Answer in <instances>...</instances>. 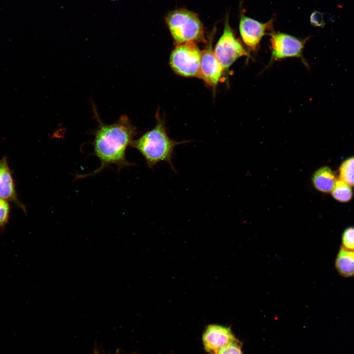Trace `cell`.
<instances>
[{"instance_id": "cell-8", "label": "cell", "mask_w": 354, "mask_h": 354, "mask_svg": "<svg viewBox=\"0 0 354 354\" xmlns=\"http://www.w3.org/2000/svg\"><path fill=\"white\" fill-rule=\"evenodd\" d=\"M213 30L206 48L201 51L200 78L209 86L215 88L224 74L223 69L216 58L212 48Z\"/></svg>"}, {"instance_id": "cell-18", "label": "cell", "mask_w": 354, "mask_h": 354, "mask_svg": "<svg viewBox=\"0 0 354 354\" xmlns=\"http://www.w3.org/2000/svg\"><path fill=\"white\" fill-rule=\"evenodd\" d=\"M310 21L311 24L315 27H323L325 25L323 13L317 11L312 12Z\"/></svg>"}, {"instance_id": "cell-1", "label": "cell", "mask_w": 354, "mask_h": 354, "mask_svg": "<svg viewBox=\"0 0 354 354\" xmlns=\"http://www.w3.org/2000/svg\"><path fill=\"white\" fill-rule=\"evenodd\" d=\"M97 118L99 125L93 132V153L101 164L93 172L76 176L77 178L95 175L112 165H116L118 170L133 165L127 160L126 152L137 134L136 127L126 115L110 124Z\"/></svg>"}, {"instance_id": "cell-19", "label": "cell", "mask_w": 354, "mask_h": 354, "mask_svg": "<svg viewBox=\"0 0 354 354\" xmlns=\"http://www.w3.org/2000/svg\"><path fill=\"white\" fill-rule=\"evenodd\" d=\"M112 0V1H116V0Z\"/></svg>"}, {"instance_id": "cell-11", "label": "cell", "mask_w": 354, "mask_h": 354, "mask_svg": "<svg viewBox=\"0 0 354 354\" xmlns=\"http://www.w3.org/2000/svg\"><path fill=\"white\" fill-rule=\"evenodd\" d=\"M336 180L333 172L327 166L318 169L312 177L314 187L320 192L324 193L331 191Z\"/></svg>"}, {"instance_id": "cell-12", "label": "cell", "mask_w": 354, "mask_h": 354, "mask_svg": "<svg viewBox=\"0 0 354 354\" xmlns=\"http://www.w3.org/2000/svg\"><path fill=\"white\" fill-rule=\"evenodd\" d=\"M335 266L338 272L342 276H354V251L341 246L335 259Z\"/></svg>"}, {"instance_id": "cell-6", "label": "cell", "mask_w": 354, "mask_h": 354, "mask_svg": "<svg viewBox=\"0 0 354 354\" xmlns=\"http://www.w3.org/2000/svg\"><path fill=\"white\" fill-rule=\"evenodd\" d=\"M269 35L270 36L271 44V58L269 65L274 61L288 58H297L300 59L303 64L309 69V65L303 57V50L310 36L299 38L287 33L274 31Z\"/></svg>"}, {"instance_id": "cell-5", "label": "cell", "mask_w": 354, "mask_h": 354, "mask_svg": "<svg viewBox=\"0 0 354 354\" xmlns=\"http://www.w3.org/2000/svg\"><path fill=\"white\" fill-rule=\"evenodd\" d=\"M201 51L193 42L177 44L170 57V64L177 74L200 78Z\"/></svg>"}, {"instance_id": "cell-16", "label": "cell", "mask_w": 354, "mask_h": 354, "mask_svg": "<svg viewBox=\"0 0 354 354\" xmlns=\"http://www.w3.org/2000/svg\"><path fill=\"white\" fill-rule=\"evenodd\" d=\"M342 246L354 251V227L346 228L342 236Z\"/></svg>"}, {"instance_id": "cell-20", "label": "cell", "mask_w": 354, "mask_h": 354, "mask_svg": "<svg viewBox=\"0 0 354 354\" xmlns=\"http://www.w3.org/2000/svg\"><path fill=\"white\" fill-rule=\"evenodd\" d=\"M95 354H98L97 352H95Z\"/></svg>"}, {"instance_id": "cell-15", "label": "cell", "mask_w": 354, "mask_h": 354, "mask_svg": "<svg viewBox=\"0 0 354 354\" xmlns=\"http://www.w3.org/2000/svg\"><path fill=\"white\" fill-rule=\"evenodd\" d=\"M10 215L9 202L0 197V231H3L8 224Z\"/></svg>"}, {"instance_id": "cell-4", "label": "cell", "mask_w": 354, "mask_h": 354, "mask_svg": "<svg viewBox=\"0 0 354 354\" xmlns=\"http://www.w3.org/2000/svg\"><path fill=\"white\" fill-rule=\"evenodd\" d=\"M215 55L221 65L226 75H227L231 66L239 58L250 57V54L237 39L231 28L229 17L226 16L222 34L215 47Z\"/></svg>"}, {"instance_id": "cell-17", "label": "cell", "mask_w": 354, "mask_h": 354, "mask_svg": "<svg viewBox=\"0 0 354 354\" xmlns=\"http://www.w3.org/2000/svg\"><path fill=\"white\" fill-rule=\"evenodd\" d=\"M217 354H243L239 341L231 343L222 348Z\"/></svg>"}, {"instance_id": "cell-7", "label": "cell", "mask_w": 354, "mask_h": 354, "mask_svg": "<svg viewBox=\"0 0 354 354\" xmlns=\"http://www.w3.org/2000/svg\"><path fill=\"white\" fill-rule=\"evenodd\" d=\"M239 30L241 38L247 48L250 51L256 52L259 48L262 38L274 31L273 20L260 22L246 16L241 11Z\"/></svg>"}, {"instance_id": "cell-3", "label": "cell", "mask_w": 354, "mask_h": 354, "mask_svg": "<svg viewBox=\"0 0 354 354\" xmlns=\"http://www.w3.org/2000/svg\"><path fill=\"white\" fill-rule=\"evenodd\" d=\"M165 21L177 44L204 41L203 25L194 12L184 9H176L167 15Z\"/></svg>"}, {"instance_id": "cell-2", "label": "cell", "mask_w": 354, "mask_h": 354, "mask_svg": "<svg viewBox=\"0 0 354 354\" xmlns=\"http://www.w3.org/2000/svg\"><path fill=\"white\" fill-rule=\"evenodd\" d=\"M156 118L154 127L133 140L131 146L141 154L150 169L153 170L158 163L163 161L169 164L171 169L176 172L172 163L174 149L177 145L189 141H176L171 139L167 133L164 120L159 114L156 115Z\"/></svg>"}, {"instance_id": "cell-9", "label": "cell", "mask_w": 354, "mask_h": 354, "mask_svg": "<svg viewBox=\"0 0 354 354\" xmlns=\"http://www.w3.org/2000/svg\"><path fill=\"white\" fill-rule=\"evenodd\" d=\"M202 340L205 350L210 354H217L222 348L238 341L230 327L216 324L206 327Z\"/></svg>"}, {"instance_id": "cell-14", "label": "cell", "mask_w": 354, "mask_h": 354, "mask_svg": "<svg viewBox=\"0 0 354 354\" xmlns=\"http://www.w3.org/2000/svg\"><path fill=\"white\" fill-rule=\"evenodd\" d=\"M340 179L349 185L354 186V157L344 161L339 168Z\"/></svg>"}, {"instance_id": "cell-13", "label": "cell", "mask_w": 354, "mask_h": 354, "mask_svg": "<svg viewBox=\"0 0 354 354\" xmlns=\"http://www.w3.org/2000/svg\"><path fill=\"white\" fill-rule=\"evenodd\" d=\"M331 192L333 198L341 202L350 201L353 196V192L350 186L340 179L336 180Z\"/></svg>"}, {"instance_id": "cell-10", "label": "cell", "mask_w": 354, "mask_h": 354, "mask_svg": "<svg viewBox=\"0 0 354 354\" xmlns=\"http://www.w3.org/2000/svg\"><path fill=\"white\" fill-rule=\"evenodd\" d=\"M0 197L13 202L27 212L25 205L18 198L12 173L5 156L0 159Z\"/></svg>"}]
</instances>
